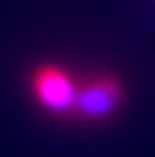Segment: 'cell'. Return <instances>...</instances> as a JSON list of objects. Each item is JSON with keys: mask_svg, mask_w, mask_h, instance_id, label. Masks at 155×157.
Listing matches in <instances>:
<instances>
[{"mask_svg": "<svg viewBox=\"0 0 155 157\" xmlns=\"http://www.w3.org/2000/svg\"><path fill=\"white\" fill-rule=\"evenodd\" d=\"M123 101V85L110 75H99L91 77L83 85H78L75 93V112L86 120H102L110 117Z\"/></svg>", "mask_w": 155, "mask_h": 157, "instance_id": "1", "label": "cell"}, {"mask_svg": "<svg viewBox=\"0 0 155 157\" xmlns=\"http://www.w3.org/2000/svg\"><path fill=\"white\" fill-rule=\"evenodd\" d=\"M32 93L43 109H48L54 115H67L75 107L78 85L62 67L46 64L32 75Z\"/></svg>", "mask_w": 155, "mask_h": 157, "instance_id": "2", "label": "cell"}]
</instances>
